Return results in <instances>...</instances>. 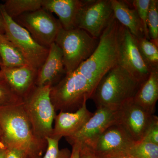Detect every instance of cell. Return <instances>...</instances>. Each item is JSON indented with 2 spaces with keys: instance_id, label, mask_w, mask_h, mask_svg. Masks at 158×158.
Returning a JSON list of instances; mask_svg holds the SVG:
<instances>
[{
  "instance_id": "cell-1",
  "label": "cell",
  "mask_w": 158,
  "mask_h": 158,
  "mask_svg": "<svg viewBox=\"0 0 158 158\" xmlns=\"http://www.w3.org/2000/svg\"><path fill=\"white\" fill-rule=\"evenodd\" d=\"M119 26L114 18L100 37L93 54L54 87L56 97L65 107H81L91 98L103 77L118 65Z\"/></svg>"
},
{
  "instance_id": "cell-2",
  "label": "cell",
  "mask_w": 158,
  "mask_h": 158,
  "mask_svg": "<svg viewBox=\"0 0 158 158\" xmlns=\"http://www.w3.org/2000/svg\"><path fill=\"white\" fill-rule=\"evenodd\" d=\"M21 103L0 106V127L6 148L25 151L29 158H37L46 149L47 141L34 135L31 123Z\"/></svg>"
},
{
  "instance_id": "cell-3",
  "label": "cell",
  "mask_w": 158,
  "mask_h": 158,
  "mask_svg": "<svg viewBox=\"0 0 158 158\" xmlns=\"http://www.w3.org/2000/svg\"><path fill=\"white\" fill-rule=\"evenodd\" d=\"M141 84L127 70L117 65L103 77L91 98L97 108L117 110L133 99Z\"/></svg>"
},
{
  "instance_id": "cell-4",
  "label": "cell",
  "mask_w": 158,
  "mask_h": 158,
  "mask_svg": "<svg viewBox=\"0 0 158 158\" xmlns=\"http://www.w3.org/2000/svg\"><path fill=\"white\" fill-rule=\"evenodd\" d=\"M52 86L36 87L23 100V107L34 135L41 141H46L53 131L56 111L50 97Z\"/></svg>"
},
{
  "instance_id": "cell-5",
  "label": "cell",
  "mask_w": 158,
  "mask_h": 158,
  "mask_svg": "<svg viewBox=\"0 0 158 158\" xmlns=\"http://www.w3.org/2000/svg\"><path fill=\"white\" fill-rule=\"evenodd\" d=\"M99 41V38L78 28L60 29L55 42L62 50L65 74L72 72L88 59L96 50Z\"/></svg>"
},
{
  "instance_id": "cell-6",
  "label": "cell",
  "mask_w": 158,
  "mask_h": 158,
  "mask_svg": "<svg viewBox=\"0 0 158 158\" xmlns=\"http://www.w3.org/2000/svg\"><path fill=\"white\" fill-rule=\"evenodd\" d=\"M0 13L4 22L5 36L19 51L28 65L39 70L47 57L49 48L37 43L28 31L9 17L3 4H0Z\"/></svg>"
},
{
  "instance_id": "cell-7",
  "label": "cell",
  "mask_w": 158,
  "mask_h": 158,
  "mask_svg": "<svg viewBox=\"0 0 158 158\" xmlns=\"http://www.w3.org/2000/svg\"><path fill=\"white\" fill-rule=\"evenodd\" d=\"M26 29L39 44L49 48L62 27L59 20L44 9L26 12L13 19Z\"/></svg>"
},
{
  "instance_id": "cell-8",
  "label": "cell",
  "mask_w": 158,
  "mask_h": 158,
  "mask_svg": "<svg viewBox=\"0 0 158 158\" xmlns=\"http://www.w3.org/2000/svg\"><path fill=\"white\" fill-rule=\"evenodd\" d=\"M114 18L111 0H85L77 15L76 27L99 38Z\"/></svg>"
},
{
  "instance_id": "cell-9",
  "label": "cell",
  "mask_w": 158,
  "mask_h": 158,
  "mask_svg": "<svg viewBox=\"0 0 158 158\" xmlns=\"http://www.w3.org/2000/svg\"><path fill=\"white\" fill-rule=\"evenodd\" d=\"M118 65L127 70L141 83L148 78L151 73L138 50L136 37L120 24Z\"/></svg>"
},
{
  "instance_id": "cell-10",
  "label": "cell",
  "mask_w": 158,
  "mask_h": 158,
  "mask_svg": "<svg viewBox=\"0 0 158 158\" xmlns=\"http://www.w3.org/2000/svg\"><path fill=\"white\" fill-rule=\"evenodd\" d=\"M136 142L120 125H113L102 133L90 147L98 158L126 156Z\"/></svg>"
},
{
  "instance_id": "cell-11",
  "label": "cell",
  "mask_w": 158,
  "mask_h": 158,
  "mask_svg": "<svg viewBox=\"0 0 158 158\" xmlns=\"http://www.w3.org/2000/svg\"><path fill=\"white\" fill-rule=\"evenodd\" d=\"M118 109L98 108L84 127L66 140L70 144L77 141L90 147L108 128L118 124Z\"/></svg>"
},
{
  "instance_id": "cell-12",
  "label": "cell",
  "mask_w": 158,
  "mask_h": 158,
  "mask_svg": "<svg viewBox=\"0 0 158 158\" xmlns=\"http://www.w3.org/2000/svg\"><path fill=\"white\" fill-rule=\"evenodd\" d=\"M154 116L132 99L118 109V124L124 128L135 142H140L144 138Z\"/></svg>"
},
{
  "instance_id": "cell-13",
  "label": "cell",
  "mask_w": 158,
  "mask_h": 158,
  "mask_svg": "<svg viewBox=\"0 0 158 158\" xmlns=\"http://www.w3.org/2000/svg\"><path fill=\"white\" fill-rule=\"evenodd\" d=\"M0 67L5 82L22 99H25L37 87L38 70L30 65L13 68Z\"/></svg>"
},
{
  "instance_id": "cell-14",
  "label": "cell",
  "mask_w": 158,
  "mask_h": 158,
  "mask_svg": "<svg viewBox=\"0 0 158 158\" xmlns=\"http://www.w3.org/2000/svg\"><path fill=\"white\" fill-rule=\"evenodd\" d=\"M86 102H85L81 107L74 112L60 111L54 119L51 137L59 139L62 137L68 138L79 131L93 115L87 109Z\"/></svg>"
},
{
  "instance_id": "cell-15",
  "label": "cell",
  "mask_w": 158,
  "mask_h": 158,
  "mask_svg": "<svg viewBox=\"0 0 158 158\" xmlns=\"http://www.w3.org/2000/svg\"><path fill=\"white\" fill-rule=\"evenodd\" d=\"M65 74L62 50L54 42L49 48L45 62L38 70L36 86L48 85L53 87L63 78Z\"/></svg>"
},
{
  "instance_id": "cell-16",
  "label": "cell",
  "mask_w": 158,
  "mask_h": 158,
  "mask_svg": "<svg viewBox=\"0 0 158 158\" xmlns=\"http://www.w3.org/2000/svg\"><path fill=\"white\" fill-rule=\"evenodd\" d=\"M85 0H43L42 8L54 12L59 18L62 28H76V21L80 9Z\"/></svg>"
},
{
  "instance_id": "cell-17",
  "label": "cell",
  "mask_w": 158,
  "mask_h": 158,
  "mask_svg": "<svg viewBox=\"0 0 158 158\" xmlns=\"http://www.w3.org/2000/svg\"><path fill=\"white\" fill-rule=\"evenodd\" d=\"M115 18L136 38L144 37V28L137 11L130 1L111 0Z\"/></svg>"
},
{
  "instance_id": "cell-18",
  "label": "cell",
  "mask_w": 158,
  "mask_h": 158,
  "mask_svg": "<svg viewBox=\"0 0 158 158\" xmlns=\"http://www.w3.org/2000/svg\"><path fill=\"white\" fill-rule=\"evenodd\" d=\"M158 99V69L151 71L149 77L142 82L134 102L148 113L154 115Z\"/></svg>"
},
{
  "instance_id": "cell-19",
  "label": "cell",
  "mask_w": 158,
  "mask_h": 158,
  "mask_svg": "<svg viewBox=\"0 0 158 158\" xmlns=\"http://www.w3.org/2000/svg\"><path fill=\"white\" fill-rule=\"evenodd\" d=\"M0 57L2 61L0 67L13 68L28 65L19 51L5 34H0Z\"/></svg>"
},
{
  "instance_id": "cell-20",
  "label": "cell",
  "mask_w": 158,
  "mask_h": 158,
  "mask_svg": "<svg viewBox=\"0 0 158 158\" xmlns=\"http://www.w3.org/2000/svg\"><path fill=\"white\" fill-rule=\"evenodd\" d=\"M43 0H6L3 4L9 17L14 19L26 12L42 9Z\"/></svg>"
},
{
  "instance_id": "cell-21",
  "label": "cell",
  "mask_w": 158,
  "mask_h": 158,
  "mask_svg": "<svg viewBox=\"0 0 158 158\" xmlns=\"http://www.w3.org/2000/svg\"><path fill=\"white\" fill-rule=\"evenodd\" d=\"M136 40L141 57L150 70L158 69V46L144 37Z\"/></svg>"
},
{
  "instance_id": "cell-22",
  "label": "cell",
  "mask_w": 158,
  "mask_h": 158,
  "mask_svg": "<svg viewBox=\"0 0 158 158\" xmlns=\"http://www.w3.org/2000/svg\"><path fill=\"white\" fill-rule=\"evenodd\" d=\"M126 155L133 158H158V145L143 141L136 142Z\"/></svg>"
},
{
  "instance_id": "cell-23",
  "label": "cell",
  "mask_w": 158,
  "mask_h": 158,
  "mask_svg": "<svg viewBox=\"0 0 158 158\" xmlns=\"http://www.w3.org/2000/svg\"><path fill=\"white\" fill-rule=\"evenodd\" d=\"M147 24L150 40L158 46V0H150Z\"/></svg>"
},
{
  "instance_id": "cell-24",
  "label": "cell",
  "mask_w": 158,
  "mask_h": 158,
  "mask_svg": "<svg viewBox=\"0 0 158 158\" xmlns=\"http://www.w3.org/2000/svg\"><path fill=\"white\" fill-rule=\"evenodd\" d=\"M60 140L52 137L46 138L47 148L45 154L42 158H70L71 152L69 149L67 148L59 149Z\"/></svg>"
},
{
  "instance_id": "cell-25",
  "label": "cell",
  "mask_w": 158,
  "mask_h": 158,
  "mask_svg": "<svg viewBox=\"0 0 158 158\" xmlns=\"http://www.w3.org/2000/svg\"><path fill=\"white\" fill-rule=\"evenodd\" d=\"M130 2L135 9L141 20L144 28V37L150 40L147 23L150 0H133Z\"/></svg>"
},
{
  "instance_id": "cell-26",
  "label": "cell",
  "mask_w": 158,
  "mask_h": 158,
  "mask_svg": "<svg viewBox=\"0 0 158 158\" xmlns=\"http://www.w3.org/2000/svg\"><path fill=\"white\" fill-rule=\"evenodd\" d=\"M23 102V100L13 92L6 82L0 84V106Z\"/></svg>"
},
{
  "instance_id": "cell-27",
  "label": "cell",
  "mask_w": 158,
  "mask_h": 158,
  "mask_svg": "<svg viewBox=\"0 0 158 158\" xmlns=\"http://www.w3.org/2000/svg\"><path fill=\"white\" fill-rule=\"evenodd\" d=\"M142 141L158 145V118L154 115L151 124Z\"/></svg>"
},
{
  "instance_id": "cell-28",
  "label": "cell",
  "mask_w": 158,
  "mask_h": 158,
  "mask_svg": "<svg viewBox=\"0 0 158 158\" xmlns=\"http://www.w3.org/2000/svg\"><path fill=\"white\" fill-rule=\"evenodd\" d=\"M27 153L22 149L17 148H7L5 158H28Z\"/></svg>"
},
{
  "instance_id": "cell-29",
  "label": "cell",
  "mask_w": 158,
  "mask_h": 158,
  "mask_svg": "<svg viewBox=\"0 0 158 158\" xmlns=\"http://www.w3.org/2000/svg\"><path fill=\"white\" fill-rule=\"evenodd\" d=\"M80 158H98L90 147L81 144Z\"/></svg>"
},
{
  "instance_id": "cell-30",
  "label": "cell",
  "mask_w": 158,
  "mask_h": 158,
  "mask_svg": "<svg viewBox=\"0 0 158 158\" xmlns=\"http://www.w3.org/2000/svg\"><path fill=\"white\" fill-rule=\"evenodd\" d=\"M70 144L72 145V151L71 154L70 158H80L81 143L75 141Z\"/></svg>"
},
{
  "instance_id": "cell-31",
  "label": "cell",
  "mask_w": 158,
  "mask_h": 158,
  "mask_svg": "<svg viewBox=\"0 0 158 158\" xmlns=\"http://www.w3.org/2000/svg\"><path fill=\"white\" fill-rule=\"evenodd\" d=\"M0 34H5L4 22L2 15L0 13Z\"/></svg>"
},
{
  "instance_id": "cell-32",
  "label": "cell",
  "mask_w": 158,
  "mask_h": 158,
  "mask_svg": "<svg viewBox=\"0 0 158 158\" xmlns=\"http://www.w3.org/2000/svg\"><path fill=\"white\" fill-rule=\"evenodd\" d=\"M7 151V148L4 147L0 148V158H5Z\"/></svg>"
},
{
  "instance_id": "cell-33",
  "label": "cell",
  "mask_w": 158,
  "mask_h": 158,
  "mask_svg": "<svg viewBox=\"0 0 158 158\" xmlns=\"http://www.w3.org/2000/svg\"><path fill=\"white\" fill-rule=\"evenodd\" d=\"M4 147H6V146L4 145V142H3L2 131V129L0 127V148Z\"/></svg>"
},
{
  "instance_id": "cell-34",
  "label": "cell",
  "mask_w": 158,
  "mask_h": 158,
  "mask_svg": "<svg viewBox=\"0 0 158 158\" xmlns=\"http://www.w3.org/2000/svg\"><path fill=\"white\" fill-rule=\"evenodd\" d=\"M5 82V80H4V76L2 71L0 70V84H2V83Z\"/></svg>"
},
{
  "instance_id": "cell-35",
  "label": "cell",
  "mask_w": 158,
  "mask_h": 158,
  "mask_svg": "<svg viewBox=\"0 0 158 158\" xmlns=\"http://www.w3.org/2000/svg\"><path fill=\"white\" fill-rule=\"evenodd\" d=\"M113 158H133L131 157L130 156H119L116 157H114Z\"/></svg>"
},
{
  "instance_id": "cell-36",
  "label": "cell",
  "mask_w": 158,
  "mask_h": 158,
  "mask_svg": "<svg viewBox=\"0 0 158 158\" xmlns=\"http://www.w3.org/2000/svg\"><path fill=\"white\" fill-rule=\"evenodd\" d=\"M2 65V61L1 59V57H0V66Z\"/></svg>"
},
{
  "instance_id": "cell-37",
  "label": "cell",
  "mask_w": 158,
  "mask_h": 158,
  "mask_svg": "<svg viewBox=\"0 0 158 158\" xmlns=\"http://www.w3.org/2000/svg\"></svg>"
}]
</instances>
